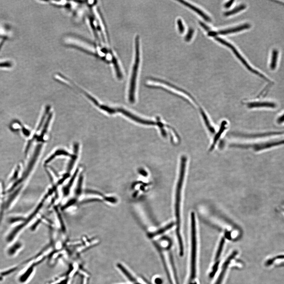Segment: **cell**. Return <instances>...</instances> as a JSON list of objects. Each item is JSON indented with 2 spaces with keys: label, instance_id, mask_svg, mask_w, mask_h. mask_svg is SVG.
<instances>
[{
  "label": "cell",
  "instance_id": "24",
  "mask_svg": "<svg viewBox=\"0 0 284 284\" xmlns=\"http://www.w3.org/2000/svg\"><path fill=\"white\" fill-rule=\"evenodd\" d=\"M234 1H228V2L226 3L225 4L224 7L226 8H229L232 5Z\"/></svg>",
  "mask_w": 284,
  "mask_h": 284
},
{
  "label": "cell",
  "instance_id": "20",
  "mask_svg": "<svg viewBox=\"0 0 284 284\" xmlns=\"http://www.w3.org/2000/svg\"><path fill=\"white\" fill-rule=\"evenodd\" d=\"M194 30L192 28H190L188 31V32L186 37H185V39L186 41H189L191 40L192 39L193 35H194Z\"/></svg>",
  "mask_w": 284,
  "mask_h": 284
},
{
  "label": "cell",
  "instance_id": "7",
  "mask_svg": "<svg viewBox=\"0 0 284 284\" xmlns=\"http://www.w3.org/2000/svg\"><path fill=\"white\" fill-rule=\"evenodd\" d=\"M227 127L228 123L225 121H223L221 125L220 128L212 137V143H211L210 146L209 152H211L214 150L219 140L220 139L223 133L226 130Z\"/></svg>",
  "mask_w": 284,
  "mask_h": 284
},
{
  "label": "cell",
  "instance_id": "18",
  "mask_svg": "<svg viewBox=\"0 0 284 284\" xmlns=\"http://www.w3.org/2000/svg\"><path fill=\"white\" fill-rule=\"evenodd\" d=\"M173 224H170L169 225H168L166 227L164 228H162L161 229L159 230L158 231H157V232H155L153 233L150 234V237H155L156 236L158 235L159 234H161L162 233L164 232L167 231V230L169 229L170 228H171V227L173 226Z\"/></svg>",
  "mask_w": 284,
  "mask_h": 284
},
{
  "label": "cell",
  "instance_id": "21",
  "mask_svg": "<svg viewBox=\"0 0 284 284\" xmlns=\"http://www.w3.org/2000/svg\"><path fill=\"white\" fill-rule=\"evenodd\" d=\"M178 25V30L180 33L183 34L184 32L185 28L181 19H178L177 21Z\"/></svg>",
  "mask_w": 284,
  "mask_h": 284
},
{
  "label": "cell",
  "instance_id": "16",
  "mask_svg": "<svg viewBox=\"0 0 284 284\" xmlns=\"http://www.w3.org/2000/svg\"><path fill=\"white\" fill-rule=\"evenodd\" d=\"M117 266L119 268L120 270H121L122 272L127 277L129 280H130L132 282H136L135 279L134 278L133 276H132L130 273H129V271L126 269V268H125L124 267H123L121 264H118V265H117Z\"/></svg>",
  "mask_w": 284,
  "mask_h": 284
},
{
  "label": "cell",
  "instance_id": "17",
  "mask_svg": "<svg viewBox=\"0 0 284 284\" xmlns=\"http://www.w3.org/2000/svg\"><path fill=\"white\" fill-rule=\"evenodd\" d=\"M18 265H15L0 271H1V275L4 277L5 276L10 275L12 273L14 272L18 269Z\"/></svg>",
  "mask_w": 284,
  "mask_h": 284
},
{
  "label": "cell",
  "instance_id": "12",
  "mask_svg": "<svg viewBox=\"0 0 284 284\" xmlns=\"http://www.w3.org/2000/svg\"><path fill=\"white\" fill-rule=\"evenodd\" d=\"M238 253L237 251H234L233 253H232V254H231V255H230V257L228 258V259H227L226 261L225 262L224 264L223 265V268H222V270L221 272V274H220V276L218 277V279H217V282H216L215 284H221V282H222V280H223L224 276L225 274V272H226V270L227 269V268L228 266V264H229L230 261L232 259H233L234 257H235V256L237 255Z\"/></svg>",
  "mask_w": 284,
  "mask_h": 284
},
{
  "label": "cell",
  "instance_id": "25",
  "mask_svg": "<svg viewBox=\"0 0 284 284\" xmlns=\"http://www.w3.org/2000/svg\"><path fill=\"white\" fill-rule=\"evenodd\" d=\"M218 263H217L215 265V268H214V270H213V272L210 275V276H211V277H213V276L214 275V274H215L216 271H217V268H218Z\"/></svg>",
  "mask_w": 284,
  "mask_h": 284
},
{
  "label": "cell",
  "instance_id": "4",
  "mask_svg": "<svg viewBox=\"0 0 284 284\" xmlns=\"http://www.w3.org/2000/svg\"><path fill=\"white\" fill-rule=\"evenodd\" d=\"M214 38H215L217 41H218L221 44H222L226 46L227 47L229 48L230 49H231V50H232V52H234V55H235L236 56H237V57L240 60V61L241 62L242 64L245 66V67H246L248 70L250 71L252 73L255 74L257 75L258 76L263 78V79L265 80V81H269V79H268L266 77H265V75L262 74L260 73L258 71L253 69V68L248 64V63H247V62L246 61H245L244 58L242 56V55L239 53L238 51L237 50L236 48L234 47L232 45L230 44V43L228 42H227V41H225V40L222 39L220 38L217 37V36L214 37Z\"/></svg>",
  "mask_w": 284,
  "mask_h": 284
},
{
  "label": "cell",
  "instance_id": "13",
  "mask_svg": "<svg viewBox=\"0 0 284 284\" xmlns=\"http://www.w3.org/2000/svg\"><path fill=\"white\" fill-rule=\"evenodd\" d=\"M72 155V154H71L70 153L68 152V151L66 150L65 149H63V148H59V149H57L55 151V152H53L52 154V155L50 156L48 159L46 160V162L47 163L49 162L52 161V160H53L54 158H55V157L57 156H63L71 157Z\"/></svg>",
  "mask_w": 284,
  "mask_h": 284
},
{
  "label": "cell",
  "instance_id": "14",
  "mask_svg": "<svg viewBox=\"0 0 284 284\" xmlns=\"http://www.w3.org/2000/svg\"><path fill=\"white\" fill-rule=\"evenodd\" d=\"M278 56L279 51L277 49H273L272 54H271L270 64V68L271 70H275L277 67Z\"/></svg>",
  "mask_w": 284,
  "mask_h": 284
},
{
  "label": "cell",
  "instance_id": "1",
  "mask_svg": "<svg viewBox=\"0 0 284 284\" xmlns=\"http://www.w3.org/2000/svg\"><path fill=\"white\" fill-rule=\"evenodd\" d=\"M135 57L130 81L129 92V100L131 103L135 101V92L137 75L139 68L140 62V50L139 38L137 36L135 40Z\"/></svg>",
  "mask_w": 284,
  "mask_h": 284
},
{
  "label": "cell",
  "instance_id": "6",
  "mask_svg": "<svg viewBox=\"0 0 284 284\" xmlns=\"http://www.w3.org/2000/svg\"><path fill=\"white\" fill-rule=\"evenodd\" d=\"M199 109L200 115L201 116L205 127L208 132H209L210 135H211V136L213 137L217 132L215 128L213 125L212 122L204 109L200 106H199Z\"/></svg>",
  "mask_w": 284,
  "mask_h": 284
},
{
  "label": "cell",
  "instance_id": "9",
  "mask_svg": "<svg viewBox=\"0 0 284 284\" xmlns=\"http://www.w3.org/2000/svg\"><path fill=\"white\" fill-rule=\"evenodd\" d=\"M243 104L246 106L248 108L253 109L259 108L263 107H274L275 105L272 103L260 101H243Z\"/></svg>",
  "mask_w": 284,
  "mask_h": 284
},
{
  "label": "cell",
  "instance_id": "11",
  "mask_svg": "<svg viewBox=\"0 0 284 284\" xmlns=\"http://www.w3.org/2000/svg\"><path fill=\"white\" fill-rule=\"evenodd\" d=\"M179 2L181 3L182 4H183L185 6H186L189 8L194 10V12H196L200 16L202 17L205 21H208V22H211V19L208 15H207L204 12L202 11L200 9L197 8V7H194V6L191 5V4L188 3L187 2L185 1H178Z\"/></svg>",
  "mask_w": 284,
  "mask_h": 284
},
{
  "label": "cell",
  "instance_id": "28",
  "mask_svg": "<svg viewBox=\"0 0 284 284\" xmlns=\"http://www.w3.org/2000/svg\"><path fill=\"white\" fill-rule=\"evenodd\" d=\"M139 284V283H137V284Z\"/></svg>",
  "mask_w": 284,
  "mask_h": 284
},
{
  "label": "cell",
  "instance_id": "2",
  "mask_svg": "<svg viewBox=\"0 0 284 284\" xmlns=\"http://www.w3.org/2000/svg\"><path fill=\"white\" fill-rule=\"evenodd\" d=\"M187 158L186 156H183L181 157V164H180V171L179 178L178 183L177 192L176 195L175 214L177 225V230H180V205L181 200V194L182 186H183V179H184L185 169Z\"/></svg>",
  "mask_w": 284,
  "mask_h": 284
},
{
  "label": "cell",
  "instance_id": "26",
  "mask_svg": "<svg viewBox=\"0 0 284 284\" xmlns=\"http://www.w3.org/2000/svg\"><path fill=\"white\" fill-rule=\"evenodd\" d=\"M155 282L156 284H162L163 283V280L160 278H157L155 280Z\"/></svg>",
  "mask_w": 284,
  "mask_h": 284
},
{
  "label": "cell",
  "instance_id": "3",
  "mask_svg": "<svg viewBox=\"0 0 284 284\" xmlns=\"http://www.w3.org/2000/svg\"><path fill=\"white\" fill-rule=\"evenodd\" d=\"M191 242H192V253L191 261V278L194 279L195 277L196 257V230L195 216L194 212L191 214Z\"/></svg>",
  "mask_w": 284,
  "mask_h": 284
},
{
  "label": "cell",
  "instance_id": "22",
  "mask_svg": "<svg viewBox=\"0 0 284 284\" xmlns=\"http://www.w3.org/2000/svg\"><path fill=\"white\" fill-rule=\"evenodd\" d=\"M170 259L171 265H172V268H173V270L174 277H175L176 282H177V284H178V277L177 275V272H176L175 266H174L173 260L172 255H171H171L170 254Z\"/></svg>",
  "mask_w": 284,
  "mask_h": 284
},
{
  "label": "cell",
  "instance_id": "19",
  "mask_svg": "<svg viewBox=\"0 0 284 284\" xmlns=\"http://www.w3.org/2000/svg\"><path fill=\"white\" fill-rule=\"evenodd\" d=\"M225 238H222L221 241L220 245H219L218 250H217L216 255V260H217L220 257V254H221L222 249H223V245L225 243Z\"/></svg>",
  "mask_w": 284,
  "mask_h": 284
},
{
  "label": "cell",
  "instance_id": "10",
  "mask_svg": "<svg viewBox=\"0 0 284 284\" xmlns=\"http://www.w3.org/2000/svg\"><path fill=\"white\" fill-rule=\"evenodd\" d=\"M21 245L19 242L12 243L6 249V254L9 257H15L21 250Z\"/></svg>",
  "mask_w": 284,
  "mask_h": 284
},
{
  "label": "cell",
  "instance_id": "5",
  "mask_svg": "<svg viewBox=\"0 0 284 284\" xmlns=\"http://www.w3.org/2000/svg\"><path fill=\"white\" fill-rule=\"evenodd\" d=\"M251 27V25L250 24H245L242 25H241L237 26V27L232 28L229 29H225V30H220L217 32L209 30L208 31V34L209 36L214 37L216 36L217 35H227V34L240 32L241 31L249 29Z\"/></svg>",
  "mask_w": 284,
  "mask_h": 284
},
{
  "label": "cell",
  "instance_id": "15",
  "mask_svg": "<svg viewBox=\"0 0 284 284\" xmlns=\"http://www.w3.org/2000/svg\"><path fill=\"white\" fill-rule=\"evenodd\" d=\"M246 6L244 4H241V5L238 6L232 10L229 11L225 12L224 15L225 16H229L230 15L235 14L238 13V12L244 10L246 8Z\"/></svg>",
  "mask_w": 284,
  "mask_h": 284
},
{
  "label": "cell",
  "instance_id": "23",
  "mask_svg": "<svg viewBox=\"0 0 284 284\" xmlns=\"http://www.w3.org/2000/svg\"><path fill=\"white\" fill-rule=\"evenodd\" d=\"M12 64L10 62L5 61L0 62V68H8L11 67Z\"/></svg>",
  "mask_w": 284,
  "mask_h": 284
},
{
  "label": "cell",
  "instance_id": "27",
  "mask_svg": "<svg viewBox=\"0 0 284 284\" xmlns=\"http://www.w3.org/2000/svg\"><path fill=\"white\" fill-rule=\"evenodd\" d=\"M4 277L1 275V271H0V282L3 281L4 280Z\"/></svg>",
  "mask_w": 284,
  "mask_h": 284
},
{
  "label": "cell",
  "instance_id": "8",
  "mask_svg": "<svg viewBox=\"0 0 284 284\" xmlns=\"http://www.w3.org/2000/svg\"><path fill=\"white\" fill-rule=\"evenodd\" d=\"M117 112H120L123 113V115H125L126 116L129 117V118L131 119L134 121L137 122V123H142V124L147 125H154L157 124L156 123H154L153 121H150V120H147L142 119L139 118V117L135 116V115H133L130 112L128 111L125 110V109L122 108H117L116 109Z\"/></svg>",
  "mask_w": 284,
  "mask_h": 284
}]
</instances>
